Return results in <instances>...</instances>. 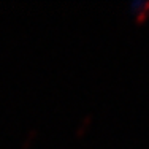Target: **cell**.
<instances>
[{"label":"cell","mask_w":149,"mask_h":149,"mask_svg":"<svg viewBox=\"0 0 149 149\" xmlns=\"http://www.w3.org/2000/svg\"><path fill=\"white\" fill-rule=\"evenodd\" d=\"M148 16H149V0H148V2H144V5L136 11V17H135V21L141 24V22H144V21L148 19Z\"/></svg>","instance_id":"6da1fadb"},{"label":"cell","mask_w":149,"mask_h":149,"mask_svg":"<svg viewBox=\"0 0 149 149\" xmlns=\"http://www.w3.org/2000/svg\"><path fill=\"white\" fill-rule=\"evenodd\" d=\"M143 5H144L143 0H133V2H130V10H132V11H138Z\"/></svg>","instance_id":"7a4b0ae2"}]
</instances>
